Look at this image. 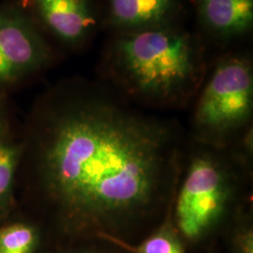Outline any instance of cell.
<instances>
[{"label":"cell","mask_w":253,"mask_h":253,"mask_svg":"<svg viewBox=\"0 0 253 253\" xmlns=\"http://www.w3.org/2000/svg\"><path fill=\"white\" fill-rule=\"evenodd\" d=\"M49 57L50 49L31 21L15 10L0 11V84L35 71Z\"/></svg>","instance_id":"5b68a950"},{"label":"cell","mask_w":253,"mask_h":253,"mask_svg":"<svg viewBox=\"0 0 253 253\" xmlns=\"http://www.w3.org/2000/svg\"><path fill=\"white\" fill-rule=\"evenodd\" d=\"M37 234L32 227L13 224L0 230V253H32Z\"/></svg>","instance_id":"8fae6325"},{"label":"cell","mask_w":253,"mask_h":253,"mask_svg":"<svg viewBox=\"0 0 253 253\" xmlns=\"http://www.w3.org/2000/svg\"><path fill=\"white\" fill-rule=\"evenodd\" d=\"M105 84L133 104L185 108L207 75L197 38L174 24L116 32L103 60Z\"/></svg>","instance_id":"7a4b0ae2"},{"label":"cell","mask_w":253,"mask_h":253,"mask_svg":"<svg viewBox=\"0 0 253 253\" xmlns=\"http://www.w3.org/2000/svg\"><path fill=\"white\" fill-rule=\"evenodd\" d=\"M17 160L15 147L0 144V200L6 198L11 189Z\"/></svg>","instance_id":"7c38bea8"},{"label":"cell","mask_w":253,"mask_h":253,"mask_svg":"<svg viewBox=\"0 0 253 253\" xmlns=\"http://www.w3.org/2000/svg\"><path fill=\"white\" fill-rule=\"evenodd\" d=\"M107 20L116 32L174 24L181 0H106Z\"/></svg>","instance_id":"52a82bcc"},{"label":"cell","mask_w":253,"mask_h":253,"mask_svg":"<svg viewBox=\"0 0 253 253\" xmlns=\"http://www.w3.org/2000/svg\"><path fill=\"white\" fill-rule=\"evenodd\" d=\"M253 202L247 205L227 226L233 253H253Z\"/></svg>","instance_id":"30bf717a"},{"label":"cell","mask_w":253,"mask_h":253,"mask_svg":"<svg viewBox=\"0 0 253 253\" xmlns=\"http://www.w3.org/2000/svg\"><path fill=\"white\" fill-rule=\"evenodd\" d=\"M33 3L46 27L67 44L82 43L96 27L92 0H33Z\"/></svg>","instance_id":"8992f818"},{"label":"cell","mask_w":253,"mask_h":253,"mask_svg":"<svg viewBox=\"0 0 253 253\" xmlns=\"http://www.w3.org/2000/svg\"><path fill=\"white\" fill-rule=\"evenodd\" d=\"M253 64L246 56H227L206 75L195 97L188 141L224 149L253 126Z\"/></svg>","instance_id":"277c9868"},{"label":"cell","mask_w":253,"mask_h":253,"mask_svg":"<svg viewBox=\"0 0 253 253\" xmlns=\"http://www.w3.org/2000/svg\"></svg>","instance_id":"4fadbf2b"},{"label":"cell","mask_w":253,"mask_h":253,"mask_svg":"<svg viewBox=\"0 0 253 253\" xmlns=\"http://www.w3.org/2000/svg\"><path fill=\"white\" fill-rule=\"evenodd\" d=\"M98 238L127 253H186L185 243L173 226L170 214L138 244L126 243L108 235H101Z\"/></svg>","instance_id":"9c48e42d"},{"label":"cell","mask_w":253,"mask_h":253,"mask_svg":"<svg viewBox=\"0 0 253 253\" xmlns=\"http://www.w3.org/2000/svg\"><path fill=\"white\" fill-rule=\"evenodd\" d=\"M253 169L228 148L188 141L170 217L184 243L197 244L222 229L253 203Z\"/></svg>","instance_id":"3957f363"},{"label":"cell","mask_w":253,"mask_h":253,"mask_svg":"<svg viewBox=\"0 0 253 253\" xmlns=\"http://www.w3.org/2000/svg\"><path fill=\"white\" fill-rule=\"evenodd\" d=\"M46 121L41 185L64 231L128 243L168 217L188 146L177 122L107 84L59 103Z\"/></svg>","instance_id":"6da1fadb"},{"label":"cell","mask_w":253,"mask_h":253,"mask_svg":"<svg viewBox=\"0 0 253 253\" xmlns=\"http://www.w3.org/2000/svg\"><path fill=\"white\" fill-rule=\"evenodd\" d=\"M200 23L212 36L230 40L253 26V0H194Z\"/></svg>","instance_id":"ba28073f"}]
</instances>
